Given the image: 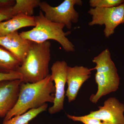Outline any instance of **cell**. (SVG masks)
I'll use <instances>...</instances> for the list:
<instances>
[{"instance_id": "cell-1", "label": "cell", "mask_w": 124, "mask_h": 124, "mask_svg": "<svg viewBox=\"0 0 124 124\" xmlns=\"http://www.w3.org/2000/svg\"><path fill=\"white\" fill-rule=\"evenodd\" d=\"M55 93V86L50 74L39 82H22L17 103L5 117L4 121L22 115L31 109L39 108L47 103H53Z\"/></svg>"}, {"instance_id": "cell-2", "label": "cell", "mask_w": 124, "mask_h": 124, "mask_svg": "<svg viewBox=\"0 0 124 124\" xmlns=\"http://www.w3.org/2000/svg\"><path fill=\"white\" fill-rule=\"evenodd\" d=\"M51 46V42L49 41L43 42L30 41L28 53L17 71L22 75L23 82H39L50 75Z\"/></svg>"}, {"instance_id": "cell-3", "label": "cell", "mask_w": 124, "mask_h": 124, "mask_svg": "<svg viewBox=\"0 0 124 124\" xmlns=\"http://www.w3.org/2000/svg\"><path fill=\"white\" fill-rule=\"evenodd\" d=\"M36 26L30 31L19 33L22 38L31 41L43 42L48 40L56 41L67 52L75 51V46L67 38L71 31L65 32L64 24L53 22L47 19L41 10L34 17Z\"/></svg>"}, {"instance_id": "cell-4", "label": "cell", "mask_w": 124, "mask_h": 124, "mask_svg": "<svg viewBox=\"0 0 124 124\" xmlns=\"http://www.w3.org/2000/svg\"><path fill=\"white\" fill-rule=\"evenodd\" d=\"M92 61L96 64L93 69L96 70L95 80L98 89L95 94L91 95L90 99L95 104L102 97L117 90L120 78L108 49L102 51Z\"/></svg>"}, {"instance_id": "cell-5", "label": "cell", "mask_w": 124, "mask_h": 124, "mask_svg": "<svg viewBox=\"0 0 124 124\" xmlns=\"http://www.w3.org/2000/svg\"><path fill=\"white\" fill-rule=\"evenodd\" d=\"M81 0H65L56 7L51 6L45 1H41L39 7L44 13L45 17L53 22L64 24L70 29L72 23L78 22L79 14L75 9V6H81Z\"/></svg>"}, {"instance_id": "cell-6", "label": "cell", "mask_w": 124, "mask_h": 124, "mask_svg": "<svg viewBox=\"0 0 124 124\" xmlns=\"http://www.w3.org/2000/svg\"><path fill=\"white\" fill-rule=\"evenodd\" d=\"M88 13L92 16L89 26L105 25L104 33L106 38L114 34L119 25L124 23V2L111 8H91Z\"/></svg>"}, {"instance_id": "cell-7", "label": "cell", "mask_w": 124, "mask_h": 124, "mask_svg": "<svg viewBox=\"0 0 124 124\" xmlns=\"http://www.w3.org/2000/svg\"><path fill=\"white\" fill-rule=\"evenodd\" d=\"M68 66L65 61H57L54 62L51 67L50 75L52 80L55 83V93L53 105L48 109L50 114L58 113L63 109Z\"/></svg>"}, {"instance_id": "cell-8", "label": "cell", "mask_w": 124, "mask_h": 124, "mask_svg": "<svg viewBox=\"0 0 124 124\" xmlns=\"http://www.w3.org/2000/svg\"><path fill=\"white\" fill-rule=\"evenodd\" d=\"M99 108L85 116L112 124H124V104L116 98H109L104 102L103 106Z\"/></svg>"}, {"instance_id": "cell-9", "label": "cell", "mask_w": 124, "mask_h": 124, "mask_svg": "<svg viewBox=\"0 0 124 124\" xmlns=\"http://www.w3.org/2000/svg\"><path fill=\"white\" fill-rule=\"evenodd\" d=\"M21 79L0 81V117L5 118L17 101Z\"/></svg>"}, {"instance_id": "cell-10", "label": "cell", "mask_w": 124, "mask_h": 124, "mask_svg": "<svg viewBox=\"0 0 124 124\" xmlns=\"http://www.w3.org/2000/svg\"><path fill=\"white\" fill-rule=\"evenodd\" d=\"M93 70L83 66H68L67 80L68 88L65 96L67 97L69 102L75 100L81 86L90 78Z\"/></svg>"}, {"instance_id": "cell-11", "label": "cell", "mask_w": 124, "mask_h": 124, "mask_svg": "<svg viewBox=\"0 0 124 124\" xmlns=\"http://www.w3.org/2000/svg\"><path fill=\"white\" fill-rule=\"evenodd\" d=\"M0 46L13 54L22 63L29 51L30 41L22 38L16 31L0 37Z\"/></svg>"}, {"instance_id": "cell-12", "label": "cell", "mask_w": 124, "mask_h": 124, "mask_svg": "<svg viewBox=\"0 0 124 124\" xmlns=\"http://www.w3.org/2000/svg\"><path fill=\"white\" fill-rule=\"evenodd\" d=\"M36 26L34 16L23 14L14 16L9 20L0 23V37L4 36L25 27Z\"/></svg>"}, {"instance_id": "cell-13", "label": "cell", "mask_w": 124, "mask_h": 124, "mask_svg": "<svg viewBox=\"0 0 124 124\" xmlns=\"http://www.w3.org/2000/svg\"><path fill=\"white\" fill-rule=\"evenodd\" d=\"M21 63L13 54L0 46V73L17 71Z\"/></svg>"}, {"instance_id": "cell-14", "label": "cell", "mask_w": 124, "mask_h": 124, "mask_svg": "<svg viewBox=\"0 0 124 124\" xmlns=\"http://www.w3.org/2000/svg\"><path fill=\"white\" fill-rule=\"evenodd\" d=\"M13 7L12 13L13 16L23 14L33 17L35 8L39 6L41 2L40 0H16Z\"/></svg>"}, {"instance_id": "cell-15", "label": "cell", "mask_w": 124, "mask_h": 124, "mask_svg": "<svg viewBox=\"0 0 124 124\" xmlns=\"http://www.w3.org/2000/svg\"><path fill=\"white\" fill-rule=\"evenodd\" d=\"M47 103L37 108L32 109L20 115L16 116L8 120L3 121L2 124H28L38 115L46 110Z\"/></svg>"}, {"instance_id": "cell-16", "label": "cell", "mask_w": 124, "mask_h": 124, "mask_svg": "<svg viewBox=\"0 0 124 124\" xmlns=\"http://www.w3.org/2000/svg\"><path fill=\"white\" fill-rule=\"evenodd\" d=\"M124 2V0H90L91 8H111L118 6Z\"/></svg>"}, {"instance_id": "cell-17", "label": "cell", "mask_w": 124, "mask_h": 124, "mask_svg": "<svg viewBox=\"0 0 124 124\" xmlns=\"http://www.w3.org/2000/svg\"><path fill=\"white\" fill-rule=\"evenodd\" d=\"M69 119L74 121H80L84 124H102L100 120L91 117H87L85 116H77L67 115Z\"/></svg>"}, {"instance_id": "cell-18", "label": "cell", "mask_w": 124, "mask_h": 124, "mask_svg": "<svg viewBox=\"0 0 124 124\" xmlns=\"http://www.w3.org/2000/svg\"><path fill=\"white\" fill-rule=\"evenodd\" d=\"M13 7L0 8V23L9 20L13 17L12 13Z\"/></svg>"}, {"instance_id": "cell-19", "label": "cell", "mask_w": 124, "mask_h": 124, "mask_svg": "<svg viewBox=\"0 0 124 124\" xmlns=\"http://www.w3.org/2000/svg\"><path fill=\"white\" fill-rule=\"evenodd\" d=\"M22 76L18 71L10 73H0V81L16 79H22Z\"/></svg>"}, {"instance_id": "cell-20", "label": "cell", "mask_w": 124, "mask_h": 124, "mask_svg": "<svg viewBox=\"0 0 124 124\" xmlns=\"http://www.w3.org/2000/svg\"><path fill=\"white\" fill-rule=\"evenodd\" d=\"M14 0H0V8L2 7H12L15 4Z\"/></svg>"}, {"instance_id": "cell-21", "label": "cell", "mask_w": 124, "mask_h": 124, "mask_svg": "<svg viewBox=\"0 0 124 124\" xmlns=\"http://www.w3.org/2000/svg\"><path fill=\"white\" fill-rule=\"evenodd\" d=\"M102 124H112L111 123H109L108 122H104V121H103L102 122Z\"/></svg>"}]
</instances>
